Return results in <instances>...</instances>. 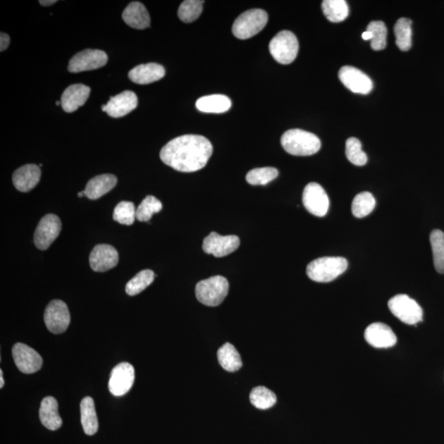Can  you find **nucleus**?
<instances>
[{
  "mask_svg": "<svg viewBox=\"0 0 444 444\" xmlns=\"http://www.w3.org/2000/svg\"><path fill=\"white\" fill-rule=\"evenodd\" d=\"M338 76L343 85L354 93L367 95L373 90L371 79L357 68L344 66L340 69Z\"/></svg>",
  "mask_w": 444,
  "mask_h": 444,
  "instance_id": "nucleus-14",
  "label": "nucleus"
},
{
  "mask_svg": "<svg viewBox=\"0 0 444 444\" xmlns=\"http://www.w3.org/2000/svg\"><path fill=\"white\" fill-rule=\"evenodd\" d=\"M229 292V283L224 276H215L197 284L196 297L200 303L211 307L218 306Z\"/></svg>",
  "mask_w": 444,
  "mask_h": 444,
  "instance_id": "nucleus-4",
  "label": "nucleus"
},
{
  "mask_svg": "<svg viewBox=\"0 0 444 444\" xmlns=\"http://www.w3.org/2000/svg\"><path fill=\"white\" fill-rule=\"evenodd\" d=\"M196 107L204 113H221L230 110L231 101L228 97L215 94L199 98L196 102Z\"/></svg>",
  "mask_w": 444,
  "mask_h": 444,
  "instance_id": "nucleus-25",
  "label": "nucleus"
},
{
  "mask_svg": "<svg viewBox=\"0 0 444 444\" xmlns=\"http://www.w3.org/2000/svg\"><path fill=\"white\" fill-rule=\"evenodd\" d=\"M322 8L325 17L335 23L343 22L349 15L348 4L345 0H324Z\"/></svg>",
  "mask_w": 444,
  "mask_h": 444,
  "instance_id": "nucleus-28",
  "label": "nucleus"
},
{
  "mask_svg": "<svg viewBox=\"0 0 444 444\" xmlns=\"http://www.w3.org/2000/svg\"><path fill=\"white\" fill-rule=\"evenodd\" d=\"M252 405L260 409L273 407L276 402V397L273 392L263 386L254 388L249 396Z\"/></svg>",
  "mask_w": 444,
  "mask_h": 444,
  "instance_id": "nucleus-33",
  "label": "nucleus"
},
{
  "mask_svg": "<svg viewBox=\"0 0 444 444\" xmlns=\"http://www.w3.org/2000/svg\"><path fill=\"white\" fill-rule=\"evenodd\" d=\"M279 172L273 167L256 168L246 175V180L251 185H266L278 176Z\"/></svg>",
  "mask_w": 444,
  "mask_h": 444,
  "instance_id": "nucleus-34",
  "label": "nucleus"
},
{
  "mask_svg": "<svg viewBox=\"0 0 444 444\" xmlns=\"http://www.w3.org/2000/svg\"><path fill=\"white\" fill-rule=\"evenodd\" d=\"M166 74L164 67L161 64L150 63L140 64L128 73V78L130 80L141 85L150 84L161 80Z\"/></svg>",
  "mask_w": 444,
  "mask_h": 444,
  "instance_id": "nucleus-21",
  "label": "nucleus"
},
{
  "mask_svg": "<svg viewBox=\"0 0 444 444\" xmlns=\"http://www.w3.org/2000/svg\"><path fill=\"white\" fill-rule=\"evenodd\" d=\"M62 229V224L58 216L47 214L43 217L37 227L34 235V243L37 248L47 250L56 240Z\"/></svg>",
  "mask_w": 444,
  "mask_h": 444,
  "instance_id": "nucleus-9",
  "label": "nucleus"
},
{
  "mask_svg": "<svg viewBox=\"0 0 444 444\" xmlns=\"http://www.w3.org/2000/svg\"><path fill=\"white\" fill-rule=\"evenodd\" d=\"M10 43V37L6 33L1 32L0 34V51L3 52L6 49Z\"/></svg>",
  "mask_w": 444,
  "mask_h": 444,
  "instance_id": "nucleus-40",
  "label": "nucleus"
},
{
  "mask_svg": "<svg viewBox=\"0 0 444 444\" xmlns=\"http://www.w3.org/2000/svg\"><path fill=\"white\" fill-rule=\"evenodd\" d=\"M214 151L204 136L187 135L174 138L162 147L161 160L180 172H195L204 168Z\"/></svg>",
  "mask_w": 444,
  "mask_h": 444,
  "instance_id": "nucleus-1",
  "label": "nucleus"
},
{
  "mask_svg": "<svg viewBox=\"0 0 444 444\" xmlns=\"http://www.w3.org/2000/svg\"><path fill=\"white\" fill-rule=\"evenodd\" d=\"M108 56L106 52L100 49H87L78 53L69 61L68 71L80 73L94 70L106 66Z\"/></svg>",
  "mask_w": 444,
  "mask_h": 444,
  "instance_id": "nucleus-10",
  "label": "nucleus"
},
{
  "mask_svg": "<svg viewBox=\"0 0 444 444\" xmlns=\"http://www.w3.org/2000/svg\"><path fill=\"white\" fill-rule=\"evenodd\" d=\"M367 31L372 33L371 48L374 51H382L386 47L388 30L383 22L370 23L368 25Z\"/></svg>",
  "mask_w": 444,
  "mask_h": 444,
  "instance_id": "nucleus-38",
  "label": "nucleus"
},
{
  "mask_svg": "<svg viewBox=\"0 0 444 444\" xmlns=\"http://www.w3.org/2000/svg\"><path fill=\"white\" fill-rule=\"evenodd\" d=\"M117 185V178L111 174L100 175L87 182L84 195L89 199L96 200L107 194Z\"/></svg>",
  "mask_w": 444,
  "mask_h": 444,
  "instance_id": "nucleus-23",
  "label": "nucleus"
},
{
  "mask_svg": "<svg viewBox=\"0 0 444 444\" xmlns=\"http://www.w3.org/2000/svg\"><path fill=\"white\" fill-rule=\"evenodd\" d=\"M81 423L87 436H94L98 431V419L95 403L90 397L83 398L81 402Z\"/></svg>",
  "mask_w": 444,
  "mask_h": 444,
  "instance_id": "nucleus-26",
  "label": "nucleus"
},
{
  "mask_svg": "<svg viewBox=\"0 0 444 444\" xmlns=\"http://www.w3.org/2000/svg\"><path fill=\"white\" fill-rule=\"evenodd\" d=\"M345 155L354 166H363L368 161L367 155L362 150V142L357 137H350L345 142Z\"/></svg>",
  "mask_w": 444,
  "mask_h": 444,
  "instance_id": "nucleus-36",
  "label": "nucleus"
},
{
  "mask_svg": "<svg viewBox=\"0 0 444 444\" xmlns=\"http://www.w3.org/2000/svg\"><path fill=\"white\" fill-rule=\"evenodd\" d=\"M434 268L439 273H444V233L434 230L431 234Z\"/></svg>",
  "mask_w": 444,
  "mask_h": 444,
  "instance_id": "nucleus-32",
  "label": "nucleus"
},
{
  "mask_svg": "<svg viewBox=\"0 0 444 444\" xmlns=\"http://www.w3.org/2000/svg\"><path fill=\"white\" fill-rule=\"evenodd\" d=\"M303 204L311 214L322 217L328 214L329 199L323 187L317 183H309L303 192Z\"/></svg>",
  "mask_w": 444,
  "mask_h": 444,
  "instance_id": "nucleus-12",
  "label": "nucleus"
},
{
  "mask_svg": "<svg viewBox=\"0 0 444 444\" xmlns=\"http://www.w3.org/2000/svg\"><path fill=\"white\" fill-rule=\"evenodd\" d=\"M200 0H186L180 4L178 10V16L182 22L190 23L199 18L202 12V4Z\"/></svg>",
  "mask_w": 444,
  "mask_h": 444,
  "instance_id": "nucleus-37",
  "label": "nucleus"
},
{
  "mask_svg": "<svg viewBox=\"0 0 444 444\" xmlns=\"http://www.w3.org/2000/svg\"><path fill=\"white\" fill-rule=\"evenodd\" d=\"M376 201L369 192H360L355 196L352 206V214L357 218H363L374 211Z\"/></svg>",
  "mask_w": 444,
  "mask_h": 444,
  "instance_id": "nucleus-30",
  "label": "nucleus"
},
{
  "mask_svg": "<svg viewBox=\"0 0 444 444\" xmlns=\"http://www.w3.org/2000/svg\"><path fill=\"white\" fill-rule=\"evenodd\" d=\"M39 416L43 426L49 431H57L62 426L63 421L58 414V402L53 397H47L42 400Z\"/></svg>",
  "mask_w": 444,
  "mask_h": 444,
  "instance_id": "nucleus-24",
  "label": "nucleus"
},
{
  "mask_svg": "<svg viewBox=\"0 0 444 444\" xmlns=\"http://www.w3.org/2000/svg\"><path fill=\"white\" fill-rule=\"evenodd\" d=\"M123 21L128 26L143 30L150 27V16L144 5L140 2H132L122 14Z\"/></svg>",
  "mask_w": 444,
  "mask_h": 444,
  "instance_id": "nucleus-22",
  "label": "nucleus"
},
{
  "mask_svg": "<svg viewBox=\"0 0 444 444\" xmlns=\"http://www.w3.org/2000/svg\"><path fill=\"white\" fill-rule=\"evenodd\" d=\"M162 210V204L154 196L148 195L136 210V219L140 221H150L153 214Z\"/></svg>",
  "mask_w": 444,
  "mask_h": 444,
  "instance_id": "nucleus-35",
  "label": "nucleus"
},
{
  "mask_svg": "<svg viewBox=\"0 0 444 444\" xmlns=\"http://www.w3.org/2000/svg\"><path fill=\"white\" fill-rule=\"evenodd\" d=\"M136 210L132 202L122 201L113 210V219L122 225L131 226L136 219Z\"/></svg>",
  "mask_w": 444,
  "mask_h": 444,
  "instance_id": "nucleus-39",
  "label": "nucleus"
},
{
  "mask_svg": "<svg viewBox=\"0 0 444 444\" xmlns=\"http://www.w3.org/2000/svg\"><path fill=\"white\" fill-rule=\"evenodd\" d=\"M280 143L289 154L299 156L314 155L321 148V141L317 136L298 128L286 131L280 138Z\"/></svg>",
  "mask_w": 444,
  "mask_h": 444,
  "instance_id": "nucleus-2",
  "label": "nucleus"
},
{
  "mask_svg": "<svg viewBox=\"0 0 444 444\" xmlns=\"http://www.w3.org/2000/svg\"><path fill=\"white\" fill-rule=\"evenodd\" d=\"M392 314L404 323L414 325L421 322L423 310L421 306L407 295H395L388 301Z\"/></svg>",
  "mask_w": 444,
  "mask_h": 444,
  "instance_id": "nucleus-7",
  "label": "nucleus"
},
{
  "mask_svg": "<svg viewBox=\"0 0 444 444\" xmlns=\"http://www.w3.org/2000/svg\"><path fill=\"white\" fill-rule=\"evenodd\" d=\"M269 22L268 13L264 10L255 8L242 13L232 27L234 36L246 39L255 36L263 30Z\"/></svg>",
  "mask_w": 444,
  "mask_h": 444,
  "instance_id": "nucleus-5",
  "label": "nucleus"
},
{
  "mask_svg": "<svg viewBox=\"0 0 444 444\" xmlns=\"http://www.w3.org/2000/svg\"><path fill=\"white\" fill-rule=\"evenodd\" d=\"M412 21L411 19L402 18L397 20L394 26L397 47L402 51H407L412 46Z\"/></svg>",
  "mask_w": 444,
  "mask_h": 444,
  "instance_id": "nucleus-29",
  "label": "nucleus"
},
{
  "mask_svg": "<svg viewBox=\"0 0 444 444\" xmlns=\"http://www.w3.org/2000/svg\"><path fill=\"white\" fill-rule=\"evenodd\" d=\"M57 1H56V0H52V1H47V0H44V1H42V0H41V1H39V4H41L42 5V6H49V5H52L54 4H56Z\"/></svg>",
  "mask_w": 444,
  "mask_h": 444,
  "instance_id": "nucleus-42",
  "label": "nucleus"
},
{
  "mask_svg": "<svg viewBox=\"0 0 444 444\" xmlns=\"http://www.w3.org/2000/svg\"><path fill=\"white\" fill-rule=\"evenodd\" d=\"M217 357L221 366L228 372L238 371L243 364L238 350L230 343L222 345L217 352Z\"/></svg>",
  "mask_w": 444,
  "mask_h": 444,
  "instance_id": "nucleus-27",
  "label": "nucleus"
},
{
  "mask_svg": "<svg viewBox=\"0 0 444 444\" xmlns=\"http://www.w3.org/2000/svg\"><path fill=\"white\" fill-rule=\"evenodd\" d=\"M271 56L281 64L292 63L299 51V42L295 35L290 31L280 32L269 44Z\"/></svg>",
  "mask_w": 444,
  "mask_h": 444,
  "instance_id": "nucleus-6",
  "label": "nucleus"
},
{
  "mask_svg": "<svg viewBox=\"0 0 444 444\" xmlns=\"http://www.w3.org/2000/svg\"><path fill=\"white\" fill-rule=\"evenodd\" d=\"M13 357L17 368L23 374H33L42 369L43 359L36 350L23 343L13 345Z\"/></svg>",
  "mask_w": 444,
  "mask_h": 444,
  "instance_id": "nucleus-15",
  "label": "nucleus"
},
{
  "mask_svg": "<svg viewBox=\"0 0 444 444\" xmlns=\"http://www.w3.org/2000/svg\"><path fill=\"white\" fill-rule=\"evenodd\" d=\"M362 38L364 39H365V41H368V39H370V41H371L372 39V33L369 32L368 31L363 32L362 34Z\"/></svg>",
  "mask_w": 444,
  "mask_h": 444,
  "instance_id": "nucleus-41",
  "label": "nucleus"
},
{
  "mask_svg": "<svg viewBox=\"0 0 444 444\" xmlns=\"http://www.w3.org/2000/svg\"><path fill=\"white\" fill-rule=\"evenodd\" d=\"M240 240L238 236H222L216 232L206 237L202 244V249L207 254H212L216 258H221L233 253L239 248Z\"/></svg>",
  "mask_w": 444,
  "mask_h": 444,
  "instance_id": "nucleus-13",
  "label": "nucleus"
},
{
  "mask_svg": "<svg viewBox=\"0 0 444 444\" xmlns=\"http://www.w3.org/2000/svg\"><path fill=\"white\" fill-rule=\"evenodd\" d=\"M135 380V368L130 363L123 362L112 369L109 390L113 396L121 397L130 391Z\"/></svg>",
  "mask_w": 444,
  "mask_h": 444,
  "instance_id": "nucleus-11",
  "label": "nucleus"
},
{
  "mask_svg": "<svg viewBox=\"0 0 444 444\" xmlns=\"http://www.w3.org/2000/svg\"><path fill=\"white\" fill-rule=\"evenodd\" d=\"M56 105H57V106L61 105V101H57V102H56Z\"/></svg>",
  "mask_w": 444,
  "mask_h": 444,
  "instance_id": "nucleus-45",
  "label": "nucleus"
},
{
  "mask_svg": "<svg viewBox=\"0 0 444 444\" xmlns=\"http://www.w3.org/2000/svg\"><path fill=\"white\" fill-rule=\"evenodd\" d=\"M155 273L152 270L141 271L127 283L126 293L130 296L141 293L153 283Z\"/></svg>",
  "mask_w": 444,
  "mask_h": 444,
  "instance_id": "nucleus-31",
  "label": "nucleus"
},
{
  "mask_svg": "<svg viewBox=\"0 0 444 444\" xmlns=\"http://www.w3.org/2000/svg\"><path fill=\"white\" fill-rule=\"evenodd\" d=\"M4 385V379L3 378V371L0 370V388H3Z\"/></svg>",
  "mask_w": 444,
  "mask_h": 444,
  "instance_id": "nucleus-43",
  "label": "nucleus"
},
{
  "mask_svg": "<svg viewBox=\"0 0 444 444\" xmlns=\"http://www.w3.org/2000/svg\"><path fill=\"white\" fill-rule=\"evenodd\" d=\"M364 338L375 348H389L397 343L396 335L389 326L382 323L370 324L365 330Z\"/></svg>",
  "mask_w": 444,
  "mask_h": 444,
  "instance_id": "nucleus-18",
  "label": "nucleus"
},
{
  "mask_svg": "<svg viewBox=\"0 0 444 444\" xmlns=\"http://www.w3.org/2000/svg\"><path fill=\"white\" fill-rule=\"evenodd\" d=\"M89 261L93 271L103 273L115 268L118 264V252L111 245H98L94 247Z\"/></svg>",
  "mask_w": 444,
  "mask_h": 444,
  "instance_id": "nucleus-17",
  "label": "nucleus"
},
{
  "mask_svg": "<svg viewBox=\"0 0 444 444\" xmlns=\"http://www.w3.org/2000/svg\"><path fill=\"white\" fill-rule=\"evenodd\" d=\"M78 196L79 197H82L83 196H85V195H84V191L83 192H79L78 194Z\"/></svg>",
  "mask_w": 444,
  "mask_h": 444,
  "instance_id": "nucleus-44",
  "label": "nucleus"
},
{
  "mask_svg": "<svg viewBox=\"0 0 444 444\" xmlns=\"http://www.w3.org/2000/svg\"><path fill=\"white\" fill-rule=\"evenodd\" d=\"M137 106L136 94L131 91H125L111 97L106 105L102 106V111L111 117L121 118L135 111Z\"/></svg>",
  "mask_w": 444,
  "mask_h": 444,
  "instance_id": "nucleus-16",
  "label": "nucleus"
},
{
  "mask_svg": "<svg viewBox=\"0 0 444 444\" xmlns=\"http://www.w3.org/2000/svg\"><path fill=\"white\" fill-rule=\"evenodd\" d=\"M44 320L49 332L54 334L66 332L70 324V314L67 304L62 300H52L44 310Z\"/></svg>",
  "mask_w": 444,
  "mask_h": 444,
  "instance_id": "nucleus-8",
  "label": "nucleus"
},
{
  "mask_svg": "<svg viewBox=\"0 0 444 444\" xmlns=\"http://www.w3.org/2000/svg\"><path fill=\"white\" fill-rule=\"evenodd\" d=\"M41 175L42 171L39 166L25 165L13 173V185L18 190L27 192L33 190L38 185L39 180H41Z\"/></svg>",
  "mask_w": 444,
  "mask_h": 444,
  "instance_id": "nucleus-19",
  "label": "nucleus"
},
{
  "mask_svg": "<svg viewBox=\"0 0 444 444\" xmlns=\"http://www.w3.org/2000/svg\"><path fill=\"white\" fill-rule=\"evenodd\" d=\"M348 261L342 257H323L308 265L306 273L316 283H330L347 269Z\"/></svg>",
  "mask_w": 444,
  "mask_h": 444,
  "instance_id": "nucleus-3",
  "label": "nucleus"
},
{
  "mask_svg": "<svg viewBox=\"0 0 444 444\" xmlns=\"http://www.w3.org/2000/svg\"><path fill=\"white\" fill-rule=\"evenodd\" d=\"M91 88L83 84H74L63 92L61 97V106L67 113L76 111L87 101Z\"/></svg>",
  "mask_w": 444,
  "mask_h": 444,
  "instance_id": "nucleus-20",
  "label": "nucleus"
}]
</instances>
